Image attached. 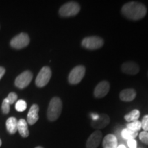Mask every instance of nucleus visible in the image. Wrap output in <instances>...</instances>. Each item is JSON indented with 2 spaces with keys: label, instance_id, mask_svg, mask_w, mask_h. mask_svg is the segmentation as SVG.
<instances>
[{
  "label": "nucleus",
  "instance_id": "14",
  "mask_svg": "<svg viewBox=\"0 0 148 148\" xmlns=\"http://www.w3.org/2000/svg\"><path fill=\"white\" fill-rule=\"evenodd\" d=\"M118 145V139L115 135L109 134L103 138V148H116Z\"/></svg>",
  "mask_w": 148,
  "mask_h": 148
},
{
  "label": "nucleus",
  "instance_id": "20",
  "mask_svg": "<svg viewBox=\"0 0 148 148\" xmlns=\"http://www.w3.org/2000/svg\"><path fill=\"white\" fill-rule=\"evenodd\" d=\"M126 128L130 130L134 131V132H138L141 129V122L138 120L136 121L130 122V123H127Z\"/></svg>",
  "mask_w": 148,
  "mask_h": 148
},
{
  "label": "nucleus",
  "instance_id": "15",
  "mask_svg": "<svg viewBox=\"0 0 148 148\" xmlns=\"http://www.w3.org/2000/svg\"><path fill=\"white\" fill-rule=\"evenodd\" d=\"M136 92L133 88H127L121 90L119 94V98L123 101H132L136 97Z\"/></svg>",
  "mask_w": 148,
  "mask_h": 148
},
{
  "label": "nucleus",
  "instance_id": "26",
  "mask_svg": "<svg viewBox=\"0 0 148 148\" xmlns=\"http://www.w3.org/2000/svg\"><path fill=\"white\" fill-rule=\"evenodd\" d=\"M127 145L129 148H136L137 143L135 139H131L127 140Z\"/></svg>",
  "mask_w": 148,
  "mask_h": 148
},
{
  "label": "nucleus",
  "instance_id": "22",
  "mask_svg": "<svg viewBox=\"0 0 148 148\" xmlns=\"http://www.w3.org/2000/svg\"><path fill=\"white\" fill-rule=\"evenodd\" d=\"M1 110L3 114H8V112H10V103H9L8 101L7 100L6 98H5L3 99L2 105H1Z\"/></svg>",
  "mask_w": 148,
  "mask_h": 148
},
{
  "label": "nucleus",
  "instance_id": "2",
  "mask_svg": "<svg viewBox=\"0 0 148 148\" xmlns=\"http://www.w3.org/2000/svg\"><path fill=\"white\" fill-rule=\"evenodd\" d=\"M62 110V103L60 98L54 97L51 99L47 108V119L54 121L58 119Z\"/></svg>",
  "mask_w": 148,
  "mask_h": 148
},
{
  "label": "nucleus",
  "instance_id": "13",
  "mask_svg": "<svg viewBox=\"0 0 148 148\" xmlns=\"http://www.w3.org/2000/svg\"><path fill=\"white\" fill-rule=\"evenodd\" d=\"M38 112H39V107L37 104H33L29 108L28 113L27 115V123L29 125H34L38 120Z\"/></svg>",
  "mask_w": 148,
  "mask_h": 148
},
{
  "label": "nucleus",
  "instance_id": "11",
  "mask_svg": "<svg viewBox=\"0 0 148 148\" xmlns=\"http://www.w3.org/2000/svg\"><path fill=\"white\" fill-rule=\"evenodd\" d=\"M121 69L122 72L128 75H136L140 70L138 64L132 61H128L122 64Z\"/></svg>",
  "mask_w": 148,
  "mask_h": 148
},
{
  "label": "nucleus",
  "instance_id": "25",
  "mask_svg": "<svg viewBox=\"0 0 148 148\" xmlns=\"http://www.w3.org/2000/svg\"><path fill=\"white\" fill-rule=\"evenodd\" d=\"M140 140L143 142V143L148 145V132L143 131V132H140L139 134Z\"/></svg>",
  "mask_w": 148,
  "mask_h": 148
},
{
  "label": "nucleus",
  "instance_id": "9",
  "mask_svg": "<svg viewBox=\"0 0 148 148\" xmlns=\"http://www.w3.org/2000/svg\"><path fill=\"white\" fill-rule=\"evenodd\" d=\"M110 84L108 81H101L98 84L94 90V96L96 98H102L108 93Z\"/></svg>",
  "mask_w": 148,
  "mask_h": 148
},
{
  "label": "nucleus",
  "instance_id": "10",
  "mask_svg": "<svg viewBox=\"0 0 148 148\" xmlns=\"http://www.w3.org/2000/svg\"><path fill=\"white\" fill-rule=\"evenodd\" d=\"M101 138L102 133L100 130H96L92 132L86 141V148H97L100 144Z\"/></svg>",
  "mask_w": 148,
  "mask_h": 148
},
{
  "label": "nucleus",
  "instance_id": "1",
  "mask_svg": "<svg viewBox=\"0 0 148 148\" xmlns=\"http://www.w3.org/2000/svg\"><path fill=\"white\" fill-rule=\"evenodd\" d=\"M121 13L128 19L138 21L146 15L147 8L142 3L130 1L123 5L121 8Z\"/></svg>",
  "mask_w": 148,
  "mask_h": 148
},
{
  "label": "nucleus",
  "instance_id": "7",
  "mask_svg": "<svg viewBox=\"0 0 148 148\" xmlns=\"http://www.w3.org/2000/svg\"><path fill=\"white\" fill-rule=\"evenodd\" d=\"M29 43V37L26 33L22 32L14 36L10 41V45L12 48L20 49L25 47Z\"/></svg>",
  "mask_w": 148,
  "mask_h": 148
},
{
  "label": "nucleus",
  "instance_id": "5",
  "mask_svg": "<svg viewBox=\"0 0 148 148\" xmlns=\"http://www.w3.org/2000/svg\"><path fill=\"white\" fill-rule=\"evenodd\" d=\"M86 69L84 66L78 65L75 66L69 73L68 81L71 84H77L82 81L84 77Z\"/></svg>",
  "mask_w": 148,
  "mask_h": 148
},
{
  "label": "nucleus",
  "instance_id": "19",
  "mask_svg": "<svg viewBox=\"0 0 148 148\" xmlns=\"http://www.w3.org/2000/svg\"><path fill=\"white\" fill-rule=\"evenodd\" d=\"M140 116V112L138 110H133L131 111L128 114H125L124 116V119L125 121H127V122H132L134 121H136V120L138 119Z\"/></svg>",
  "mask_w": 148,
  "mask_h": 148
},
{
  "label": "nucleus",
  "instance_id": "24",
  "mask_svg": "<svg viewBox=\"0 0 148 148\" xmlns=\"http://www.w3.org/2000/svg\"><path fill=\"white\" fill-rule=\"evenodd\" d=\"M141 128L144 130V131H148V114H146L143 116L141 121Z\"/></svg>",
  "mask_w": 148,
  "mask_h": 148
},
{
  "label": "nucleus",
  "instance_id": "3",
  "mask_svg": "<svg viewBox=\"0 0 148 148\" xmlns=\"http://www.w3.org/2000/svg\"><path fill=\"white\" fill-rule=\"evenodd\" d=\"M80 11V5L75 1H69L64 3L59 9L58 13L62 17H69L77 15Z\"/></svg>",
  "mask_w": 148,
  "mask_h": 148
},
{
  "label": "nucleus",
  "instance_id": "21",
  "mask_svg": "<svg viewBox=\"0 0 148 148\" xmlns=\"http://www.w3.org/2000/svg\"><path fill=\"white\" fill-rule=\"evenodd\" d=\"M27 108V103L24 100L20 99L16 101L15 104V109L18 112H23Z\"/></svg>",
  "mask_w": 148,
  "mask_h": 148
},
{
  "label": "nucleus",
  "instance_id": "23",
  "mask_svg": "<svg viewBox=\"0 0 148 148\" xmlns=\"http://www.w3.org/2000/svg\"><path fill=\"white\" fill-rule=\"evenodd\" d=\"M6 99H7V100L8 101L10 105L12 104V103H14V102H15V101H16V99H17V95H16L15 92H11L8 94V97H6Z\"/></svg>",
  "mask_w": 148,
  "mask_h": 148
},
{
  "label": "nucleus",
  "instance_id": "6",
  "mask_svg": "<svg viewBox=\"0 0 148 148\" xmlns=\"http://www.w3.org/2000/svg\"><path fill=\"white\" fill-rule=\"evenodd\" d=\"M51 77V71L49 66H43L37 75L35 83L38 87H43L49 82Z\"/></svg>",
  "mask_w": 148,
  "mask_h": 148
},
{
  "label": "nucleus",
  "instance_id": "18",
  "mask_svg": "<svg viewBox=\"0 0 148 148\" xmlns=\"http://www.w3.org/2000/svg\"><path fill=\"white\" fill-rule=\"evenodd\" d=\"M138 132H134V131L130 130L127 128H124L121 130V136L123 140H131L134 139L137 136Z\"/></svg>",
  "mask_w": 148,
  "mask_h": 148
},
{
  "label": "nucleus",
  "instance_id": "16",
  "mask_svg": "<svg viewBox=\"0 0 148 148\" xmlns=\"http://www.w3.org/2000/svg\"><path fill=\"white\" fill-rule=\"evenodd\" d=\"M17 130L22 137L26 138L29 136V130L27 122L24 119H21L18 121Z\"/></svg>",
  "mask_w": 148,
  "mask_h": 148
},
{
  "label": "nucleus",
  "instance_id": "17",
  "mask_svg": "<svg viewBox=\"0 0 148 148\" xmlns=\"http://www.w3.org/2000/svg\"><path fill=\"white\" fill-rule=\"evenodd\" d=\"M6 128L8 132L10 133V134H15L17 131V125H18V121L15 117H9L7 119L6 123Z\"/></svg>",
  "mask_w": 148,
  "mask_h": 148
},
{
  "label": "nucleus",
  "instance_id": "28",
  "mask_svg": "<svg viewBox=\"0 0 148 148\" xmlns=\"http://www.w3.org/2000/svg\"><path fill=\"white\" fill-rule=\"evenodd\" d=\"M116 148H127L126 146L125 145H123V144H120V145H118V147Z\"/></svg>",
  "mask_w": 148,
  "mask_h": 148
},
{
  "label": "nucleus",
  "instance_id": "27",
  "mask_svg": "<svg viewBox=\"0 0 148 148\" xmlns=\"http://www.w3.org/2000/svg\"><path fill=\"white\" fill-rule=\"evenodd\" d=\"M5 69L2 66H0V79H1V77L3 76V75L5 74Z\"/></svg>",
  "mask_w": 148,
  "mask_h": 148
},
{
  "label": "nucleus",
  "instance_id": "4",
  "mask_svg": "<svg viewBox=\"0 0 148 148\" xmlns=\"http://www.w3.org/2000/svg\"><path fill=\"white\" fill-rule=\"evenodd\" d=\"M104 41L102 38L97 36H88L84 38L82 41V46L90 50H94L101 48L103 45Z\"/></svg>",
  "mask_w": 148,
  "mask_h": 148
},
{
  "label": "nucleus",
  "instance_id": "12",
  "mask_svg": "<svg viewBox=\"0 0 148 148\" xmlns=\"http://www.w3.org/2000/svg\"><path fill=\"white\" fill-rule=\"evenodd\" d=\"M110 123V117L106 114H101L98 118L91 121V126L95 129H101L106 127Z\"/></svg>",
  "mask_w": 148,
  "mask_h": 148
},
{
  "label": "nucleus",
  "instance_id": "8",
  "mask_svg": "<svg viewBox=\"0 0 148 148\" xmlns=\"http://www.w3.org/2000/svg\"><path fill=\"white\" fill-rule=\"evenodd\" d=\"M33 77V74L29 71H25L16 77L15 79V86L18 88H24L27 87L31 82Z\"/></svg>",
  "mask_w": 148,
  "mask_h": 148
},
{
  "label": "nucleus",
  "instance_id": "30",
  "mask_svg": "<svg viewBox=\"0 0 148 148\" xmlns=\"http://www.w3.org/2000/svg\"><path fill=\"white\" fill-rule=\"evenodd\" d=\"M35 148H43V147H40V146H38V147H35Z\"/></svg>",
  "mask_w": 148,
  "mask_h": 148
},
{
  "label": "nucleus",
  "instance_id": "29",
  "mask_svg": "<svg viewBox=\"0 0 148 148\" xmlns=\"http://www.w3.org/2000/svg\"><path fill=\"white\" fill-rule=\"evenodd\" d=\"M1 143H1V140L0 139V147H1Z\"/></svg>",
  "mask_w": 148,
  "mask_h": 148
}]
</instances>
